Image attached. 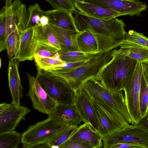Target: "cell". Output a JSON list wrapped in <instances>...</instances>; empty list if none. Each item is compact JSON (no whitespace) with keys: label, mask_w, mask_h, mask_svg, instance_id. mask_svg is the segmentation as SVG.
<instances>
[{"label":"cell","mask_w":148,"mask_h":148,"mask_svg":"<svg viewBox=\"0 0 148 148\" xmlns=\"http://www.w3.org/2000/svg\"><path fill=\"white\" fill-rule=\"evenodd\" d=\"M77 42L80 51L88 53H95L98 52L84 34L82 31H80L78 34Z\"/></svg>","instance_id":"cell-33"},{"label":"cell","mask_w":148,"mask_h":148,"mask_svg":"<svg viewBox=\"0 0 148 148\" xmlns=\"http://www.w3.org/2000/svg\"><path fill=\"white\" fill-rule=\"evenodd\" d=\"M120 47L125 49L127 55L139 63L148 62V48L132 43L124 41Z\"/></svg>","instance_id":"cell-25"},{"label":"cell","mask_w":148,"mask_h":148,"mask_svg":"<svg viewBox=\"0 0 148 148\" xmlns=\"http://www.w3.org/2000/svg\"><path fill=\"white\" fill-rule=\"evenodd\" d=\"M124 41L148 48V38L142 33L133 30H130L126 33Z\"/></svg>","instance_id":"cell-32"},{"label":"cell","mask_w":148,"mask_h":148,"mask_svg":"<svg viewBox=\"0 0 148 148\" xmlns=\"http://www.w3.org/2000/svg\"><path fill=\"white\" fill-rule=\"evenodd\" d=\"M36 27L26 28L20 35L18 49L14 58L20 62L32 60L34 59L37 41Z\"/></svg>","instance_id":"cell-14"},{"label":"cell","mask_w":148,"mask_h":148,"mask_svg":"<svg viewBox=\"0 0 148 148\" xmlns=\"http://www.w3.org/2000/svg\"><path fill=\"white\" fill-rule=\"evenodd\" d=\"M114 49L105 53L98 52L84 64L76 68L66 70L47 72L64 79L71 88L76 92L91 79L101 81L102 72L111 60Z\"/></svg>","instance_id":"cell-2"},{"label":"cell","mask_w":148,"mask_h":148,"mask_svg":"<svg viewBox=\"0 0 148 148\" xmlns=\"http://www.w3.org/2000/svg\"><path fill=\"white\" fill-rule=\"evenodd\" d=\"M69 139L81 143L86 148H103L102 138L86 122L79 125Z\"/></svg>","instance_id":"cell-15"},{"label":"cell","mask_w":148,"mask_h":148,"mask_svg":"<svg viewBox=\"0 0 148 148\" xmlns=\"http://www.w3.org/2000/svg\"><path fill=\"white\" fill-rule=\"evenodd\" d=\"M21 138L22 134L15 130L0 134V148H18Z\"/></svg>","instance_id":"cell-27"},{"label":"cell","mask_w":148,"mask_h":148,"mask_svg":"<svg viewBox=\"0 0 148 148\" xmlns=\"http://www.w3.org/2000/svg\"><path fill=\"white\" fill-rule=\"evenodd\" d=\"M54 9L63 10L72 13L76 10L74 3L70 0H46Z\"/></svg>","instance_id":"cell-35"},{"label":"cell","mask_w":148,"mask_h":148,"mask_svg":"<svg viewBox=\"0 0 148 148\" xmlns=\"http://www.w3.org/2000/svg\"><path fill=\"white\" fill-rule=\"evenodd\" d=\"M116 11L120 16H138L146 10L147 6L140 0H82Z\"/></svg>","instance_id":"cell-11"},{"label":"cell","mask_w":148,"mask_h":148,"mask_svg":"<svg viewBox=\"0 0 148 148\" xmlns=\"http://www.w3.org/2000/svg\"><path fill=\"white\" fill-rule=\"evenodd\" d=\"M74 103L84 123H87L97 132V123L91 97L83 87L75 92Z\"/></svg>","instance_id":"cell-17"},{"label":"cell","mask_w":148,"mask_h":148,"mask_svg":"<svg viewBox=\"0 0 148 148\" xmlns=\"http://www.w3.org/2000/svg\"><path fill=\"white\" fill-rule=\"evenodd\" d=\"M35 29L37 40L48 44L58 50L63 47L60 37L49 24L36 27Z\"/></svg>","instance_id":"cell-21"},{"label":"cell","mask_w":148,"mask_h":148,"mask_svg":"<svg viewBox=\"0 0 148 148\" xmlns=\"http://www.w3.org/2000/svg\"><path fill=\"white\" fill-rule=\"evenodd\" d=\"M58 51L55 47L37 40L34 56L41 57H52L57 53Z\"/></svg>","instance_id":"cell-31"},{"label":"cell","mask_w":148,"mask_h":148,"mask_svg":"<svg viewBox=\"0 0 148 148\" xmlns=\"http://www.w3.org/2000/svg\"><path fill=\"white\" fill-rule=\"evenodd\" d=\"M88 60L75 62L64 63L49 67L43 70L51 73L69 70L81 66L84 64Z\"/></svg>","instance_id":"cell-36"},{"label":"cell","mask_w":148,"mask_h":148,"mask_svg":"<svg viewBox=\"0 0 148 148\" xmlns=\"http://www.w3.org/2000/svg\"><path fill=\"white\" fill-rule=\"evenodd\" d=\"M84 34L94 47L98 52V45L96 39L93 34L89 31L86 30L82 31Z\"/></svg>","instance_id":"cell-39"},{"label":"cell","mask_w":148,"mask_h":148,"mask_svg":"<svg viewBox=\"0 0 148 148\" xmlns=\"http://www.w3.org/2000/svg\"><path fill=\"white\" fill-rule=\"evenodd\" d=\"M90 97L97 123V132L102 138L112 134L128 124L114 117L101 108L93 98Z\"/></svg>","instance_id":"cell-12"},{"label":"cell","mask_w":148,"mask_h":148,"mask_svg":"<svg viewBox=\"0 0 148 148\" xmlns=\"http://www.w3.org/2000/svg\"><path fill=\"white\" fill-rule=\"evenodd\" d=\"M103 148L113 144L125 142L144 145L148 148V131L137 125L127 124L112 134L102 138Z\"/></svg>","instance_id":"cell-8"},{"label":"cell","mask_w":148,"mask_h":148,"mask_svg":"<svg viewBox=\"0 0 148 148\" xmlns=\"http://www.w3.org/2000/svg\"><path fill=\"white\" fill-rule=\"evenodd\" d=\"M86 147L80 143L72 140L68 139L65 142L60 148H85Z\"/></svg>","instance_id":"cell-38"},{"label":"cell","mask_w":148,"mask_h":148,"mask_svg":"<svg viewBox=\"0 0 148 148\" xmlns=\"http://www.w3.org/2000/svg\"><path fill=\"white\" fill-rule=\"evenodd\" d=\"M139 103L142 118L148 112V86L145 80L143 71L141 80Z\"/></svg>","instance_id":"cell-28"},{"label":"cell","mask_w":148,"mask_h":148,"mask_svg":"<svg viewBox=\"0 0 148 148\" xmlns=\"http://www.w3.org/2000/svg\"><path fill=\"white\" fill-rule=\"evenodd\" d=\"M49 24L60 37L63 43V47L73 51H80L77 42V36L80 31L67 29Z\"/></svg>","instance_id":"cell-23"},{"label":"cell","mask_w":148,"mask_h":148,"mask_svg":"<svg viewBox=\"0 0 148 148\" xmlns=\"http://www.w3.org/2000/svg\"><path fill=\"white\" fill-rule=\"evenodd\" d=\"M65 125L49 117L32 125L22 134L23 147L37 148L45 144L62 125Z\"/></svg>","instance_id":"cell-5"},{"label":"cell","mask_w":148,"mask_h":148,"mask_svg":"<svg viewBox=\"0 0 148 148\" xmlns=\"http://www.w3.org/2000/svg\"><path fill=\"white\" fill-rule=\"evenodd\" d=\"M3 0V1H4V0Z\"/></svg>","instance_id":"cell-45"},{"label":"cell","mask_w":148,"mask_h":148,"mask_svg":"<svg viewBox=\"0 0 148 148\" xmlns=\"http://www.w3.org/2000/svg\"><path fill=\"white\" fill-rule=\"evenodd\" d=\"M27 10L29 17L26 28L49 24V19L45 11L42 10L37 3L29 5Z\"/></svg>","instance_id":"cell-24"},{"label":"cell","mask_w":148,"mask_h":148,"mask_svg":"<svg viewBox=\"0 0 148 148\" xmlns=\"http://www.w3.org/2000/svg\"><path fill=\"white\" fill-rule=\"evenodd\" d=\"M45 12L49 19V24L67 29L79 31L76 26L72 12L55 9Z\"/></svg>","instance_id":"cell-20"},{"label":"cell","mask_w":148,"mask_h":148,"mask_svg":"<svg viewBox=\"0 0 148 148\" xmlns=\"http://www.w3.org/2000/svg\"><path fill=\"white\" fill-rule=\"evenodd\" d=\"M30 112L31 110L25 106H16L11 103L7 110L0 114V134L15 130Z\"/></svg>","instance_id":"cell-13"},{"label":"cell","mask_w":148,"mask_h":148,"mask_svg":"<svg viewBox=\"0 0 148 148\" xmlns=\"http://www.w3.org/2000/svg\"><path fill=\"white\" fill-rule=\"evenodd\" d=\"M142 72V64L138 63L133 75L126 82L123 89L126 105L133 125H136L141 118L139 96Z\"/></svg>","instance_id":"cell-7"},{"label":"cell","mask_w":148,"mask_h":148,"mask_svg":"<svg viewBox=\"0 0 148 148\" xmlns=\"http://www.w3.org/2000/svg\"><path fill=\"white\" fill-rule=\"evenodd\" d=\"M143 71L146 82L148 86V62L142 63Z\"/></svg>","instance_id":"cell-41"},{"label":"cell","mask_w":148,"mask_h":148,"mask_svg":"<svg viewBox=\"0 0 148 148\" xmlns=\"http://www.w3.org/2000/svg\"><path fill=\"white\" fill-rule=\"evenodd\" d=\"M79 31L91 33L96 39L98 52L105 53L119 47L124 41L125 24L116 17L109 19L97 18L86 15L77 10L73 12Z\"/></svg>","instance_id":"cell-1"},{"label":"cell","mask_w":148,"mask_h":148,"mask_svg":"<svg viewBox=\"0 0 148 148\" xmlns=\"http://www.w3.org/2000/svg\"><path fill=\"white\" fill-rule=\"evenodd\" d=\"M6 9V40L14 31L26 29L29 12L21 0H5Z\"/></svg>","instance_id":"cell-10"},{"label":"cell","mask_w":148,"mask_h":148,"mask_svg":"<svg viewBox=\"0 0 148 148\" xmlns=\"http://www.w3.org/2000/svg\"><path fill=\"white\" fill-rule=\"evenodd\" d=\"M136 125L142 127L148 131V112L144 116L141 118Z\"/></svg>","instance_id":"cell-40"},{"label":"cell","mask_w":148,"mask_h":148,"mask_svg":"<svg viewBox=\"0 0 148 148\" xmlns=\"http://www.w3.org/2000/svg\"><path fill=\"white\" fill-rule=\"evenodd\" d=\"M74 4L77 10L92 17L109 19L120 16L119 13L116 11L82 0L76 1Z\"/></svg>","instance_id":"cell-19"},{"label":"cell","mask_w":148,"mask_h":148,"mask_svg":"<svg viewBox=\"0 0 148 148\" xmlns=\"http://www.w3.org/2000/svg\"><path fill=\"white\" fill-rule=\"evenodd\" d=\"M82 87L105 111L117 119L132 124L122 90L114 91L95 79L88 80Z\"/></svg>","instance_id":"cell-3"},{"label":"cell","mask_w":148,"mask_h":148,"mask_svg":"<svg viewBox=\"0 0 148 148\" xmlns=\"http://www.w3.org/2000/svg\"><path fill=\"white\" fill-rule=\"evenodd\" d=\"M0 68H1V59L0 58Z\"/></svg>","instance_id":"cell-44"},{"label":"cell","mask_w":148,"mask_h":148,"mask_svg":"<svg viewBox=\"0 0 148 148\" xmlns=\"http://www.w3.org/2000/svg\"><path fill=\"white\" fill-rule=\"evenodd\" d=\"M138 62L129 57L124 48L114 49L112 57L103 70L100 81L106 88L123 90L128 79L134 74Z\"/></svg>","instance_id":"cell-4"},{"label":"cell","mask_w":148,"mask_h":148,"mask_svg":"<svg viewBox=\"0 0 148 148\" xmlns=\"http://www.w3.org/2000/svg\"><path fill=\"white\" fill-rule=\"evenodd\" d=\"M29 89L27 96L31 100L33 108L48 115L54 110L57 103L43 88L37 77L27 74Z\"/></svg>","instance_id":"cell-9"},{"label":"cell","mask_w":148,"mask_h":148,"mask_svg":"<svg viewBox=\"0 0 148 148\" xmlns=\"http://www.w3.org/2000/svg\"><path fill=\"white\" fill-rule=\"evenodd\" d=\"M60 58L65 63H72L89 60L96 53H88L73 51L62 48L58 51Z\"/></svg>","instance_id":"cell-26"},{"label":"cell","mask_w":148,"mask_h":148,"mask_svg":"<svg viewBox=\"0 0 148 148\" xmlns=\"http://www.w3.org/2000/svg\"><path fill=\"white\" fill-rule=\"evenodd\" d=\"M79 125L62 126L47 142L48 148H59L72 135Z\"/></svg>","instance_id":"cell-22"},{"label":"cell","mask_w":148,"mask_h":148,"mask_svg":"<svg viewBox=\"0 0 148 148\" xmlns=\"http://www.w3.org/2000/svg\"><path fill=\"white\" fill-rule=\"evenodd\" d=\"M37 77L43 88L56 103H74L75 92L64 79L39 69Z\"/></svg>","instance_id":"cell-6"},{"label":"cell","mask_w":148,"mask_h":148,"mask_svg":"<svg viewBox=\"0 0 148 148\" xmlns=\"http://www.w3.org/2000/svg\"><path fill=\"white\" fill-rule=\"evenodd\" d=\"M34 59L39 68L43 70L65 63L60 58L58 53L51 57H41L34 56Z\"/></svg>","instance_id":"cell-30"},{"label":"cell","mask_w":148,"mask_h":148,"mask_svg":"<svg viewBox=\"0 0 148 148\" xmlns=\"http://www.w3.org/2000/svg\"><path fill=\"white\" fill-rule=\"evenodd\" d=\"M48 117L64 125H79L84 122L74 103H57L54 110Z\"/></svg>","instance_id":"cell-16"},{"label":"cell","mask_w":148,"mask_h":148,"mask_svg":"<svg viewBox=\"0 0 148 148\" xmlns=\"http://www.w3.org/2000/svg\"><path fill=\"white\" fill-rule=\"evenodd\" d=\"M22 31L19 29L14 31L6 39V50L9 59L14 57L16 55L19 43L20 35Z\"/></svg>","instance_id":"cell-29"},{"label":"cell","mask_w":148,"mask_h":148,"mask_svg":"<svg viewBox=\"0 0 148 148\" xmlns=\"http://www.w3.org/2000/svg\"><path fill=\"white\" fill-rule=\"evenodd\" d=\"M70 0L74 3L75 1H78V0Z\"/></svg>","instance_id":"cell-43"},{"label":"cell","mask_w":148,"mask_h":148,"mask_svg":"<svg viewBox=\"0 0 148 148\" xmlns=\"http://www.w3.org/2000/svg\"><path fill=\"white\" fill-rule=\"evenodd\" d=\"M11 103H3L0 104V114L7 110L10 106Z\"/></svg>","instance_id":"cell-42"},{"label":"cell","mask_w":148,"mask_h":148,"mask_svg":"<svg viewBox=\"0 0 148 148\" xmlns=\"http://www.w3.org/2000/svg\"><path fill=\"white\" fill-rule=\"evenodd\" d=\"M20 61L14 57L10 59L8 69V80L10 90L12 96L11 103L20 105V99L23 96V88L18 71Z\"/></svg>","instance_id":"cell-18"},{"label":"cell","mask_w":148,"mask_h":148,"mask_svg":"<svg viewBox=\"0 0 148 148\" xmlns=\"http://www.w3.org/2000/svg\"><path fill=\"white\" fill-rule=\"evenodd\" d=\"M6 9L4 6L0 11V51L7 49L6 45Z\"/></svg>","instance_id":"cell-34"},{"label":"cell","mask_w":148,"mask_h":148,"mask_svg":"<svg viewBox=\"0 0 148 148\" xmlns=\"http://www.w3.org/2000/svg\"><path fill=\"white\" fill-rule=\"evenodd\" d=\"M109 148H147L143 145L125 142H119L113 144Z\"/></svg>","instance_id":"cell-37"}]
</instances>
